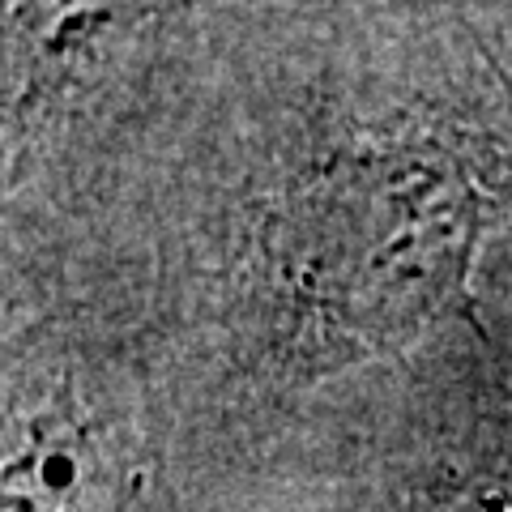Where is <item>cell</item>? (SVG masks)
Here are the masks:
<instances>
[{
	"label": "cell",
	"instance_id": "8992f818",
	"mask_svg": "<svg viewBox=\"0 0 512 512\" xmlns=\"http://www.w3.org/2000/svg\"><path fill=\"white\" fill-rule=\"evenodd\" d=\"M201 512H278V508L269 504V495L256 483H222L210 491Z\"/></svg>",
	"mask_w": 512,
	"mask_h": 512
},
{
	"label": "cell",
	"instance_id": "52a82bcc",
	"mask_svg": "<svg viewBox=\"0 0 512 512\" xmlns=\"http://www.w3.org/2000/svg\"><path fill=\"white\" fill-rule=\"evenodd\" d=\"M504 261L512 265V239H508V248H504Z\"/></svg>",
	"mask_w": 512,
	"mask_h": 512
},
{
	"label": "cell",
	"instance_id": "5b68a950",
	"mask_svg": "<svg viewBox=\"0 0 512 512\" xmlns=\"http://www.w3.org/2000/svg\"><path fill=\"white\" fill-rule=\"evenodd\" d=\"M470 18L512 90V5H470Z\"/></svg>",
	"mask_w": 512,
	"mask_h": 512
},
{
	"label": "cell",
	"instance_id": "277c9868",
	"mask_svg": "<svg viewBox=\"0 0 512 512\" xmlns=\"http://www.w3.org/2000/svg\"><path fill=\"white\" fill-rule=\"evenodd\" d=\"M154 355L103 303L0 338V512H201Z\"/></svg>",
	"mask_w": 512,
	"mask_h": 512
},
{
	"label": "cell",
	"instance_id": "3957f363",
	"mask_svg": "<svg viewBox=\"0 0 512 512\" xmlns=\"http://www.w3.org/2000/svg\"><path fill=\"white\" fill-rule=\"evenodd\" d=\"M252 478L278 512H512V265L419 355L325 397Z\"/></svg>",
	"mask_w": 512,
	"mask_h": 512
},
{
	"label": "cell",
	"instance_id": "6da1fadb",
	"mask_svg": "<svg viewBox=\"0 0 512 512\" xmlns=\"http://www.w3.org/2000/svg\"><path fill=\"white\" fill-rule=\"evenodd\" d=\"M512 239V90L470 5H201L94 303L188 470L248 478L461 325Z\"/></svg>",
	"mask_w": 512,
	"mask_h": 512
},
{
	"label": "cell",
	"instance_id": "7a4b0ae2",
	"mask_svg": "<svg viewBox=\"0 0 512 512\" xmlns=\"http://www.w3.org/2000/svg\"><path fill=\"white\" fill-rule=\"evenodd\" d=\"M197 5H0V338L103 269Z\"/></svg>",
	"mask_w": 512,
	"mask_h": 512
}]
</instances>
